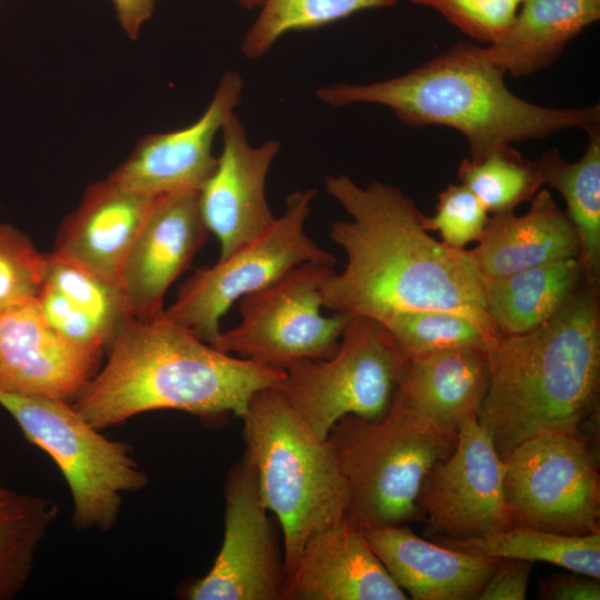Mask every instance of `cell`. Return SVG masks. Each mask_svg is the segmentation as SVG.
I'll return each instance as SVG.
<instances>
[{
  "label": "cell",
  "mask_w": 600,
  "mask_h": 600,
  "mask_svg": "<svg viewBox=\"0 0 600 600\" xmlns=\"http://www.w3.org/2000/svg\"><path fill=\"white\" fill-rule=\"evenodd\" d=\"M486 49L459 42L411 71L372 83L321 87L332 107L372 103L390 108L413 127L444 126L468 141L471 160L513 142L543 139L563 129L599 130L600 106L549 108L517 97Z\"/></svg>",
  "instance_id": "4"
},
{
  "label": "cell",
  "mask_w": 600,
  "mask_h": 600,
  "mask_svg": "<svg viewBox=\"0 0 600 600\" xmlns=\"http://www.w3.org/2000/svg\"><path fill=\"white\" fill-rule=\"evenodd\" d=\"M224 534L201 579L188 587L191 600H282L286 569L281 534L262 502L256 469L243 453L224 487Z\"/></svg>",
  "instance_id": "12"
},
{
  "label": "cell",
  "mask_w": 600,
  "mask_h": 600,
  "mask_svg": "<svg viewBox=\"0 0 600 600\" xmlns=\"http://www.w3.org/2000/svg\"><path fill=\"white\" fill-rule=\"evenodd\" d=\"M506 469L478 417L463 421L452 452L433 468L420 490L418 504L429 516L432 529L444 538L460 540L511 528Z\"/></svg>",
  "instance_id": "13"
},
{
  "label": "cell",
  "mask_w": 600,
  "mask_h": 600,
  "mask_svg": "<svg viewBox=\"0 0 600 600\" xmlns=\"http://www.w3.org/2000/svg\"><path fill=\"white\" fill-rule=\"evenodd\" d=\"M241 419L244 453L262 502L279 523L288 576L307 539L346 517V480L328 440L303 422L279 386L257 391Z\"/></svg>",
  "instance_id": "5"
},
{
  "label": "cell",
  "mask_w": 600,
  "mask_h": 600,
  "mask_svg": "<svg viewBox=\"0 0 600 600\" xmlns=\"http://www.w3.org/2000/svg\"><path fill=\"white\" fill-rule=\"evenodd\" d=\"M209 230L198 191L156 197L120 273V286L134 319L162 316L163 298L204 244Z\"/></svg>",
  "instance_id": "17"
},
{
  "label": "cell",
  "mask_w": 600,
  "mask_h": 600,
  "mask_svg": "<svg viewBox=\"0 0 600 600\" xmlns=\"http://www.w3.org/2000/svg\"><path fill=\"white\" fill-rule=\"evenodd\" d=\"M47 277V254L20 230L0 223V313L38 298Z\"/></svg>",
  "instance_id": "32"
},
{
  "label": "cell",
  "mask_w": 600,
  "mask_h": 600,
  "mask_svg": "<svg viewBox=\"0 0 600 600\" xmlns=\"http://www.w3.org/2000/svg\"><path fill=\"white\" fill-rule=\"evenodd\" d=\"M103 352L54 329L37 299L0 313V390L73 400L98 372Z\"/></svg>",
  "instance_id": "14"
},
{
  "label": "cell",
  "mask_w": 600,
  "mask_h": 600,
  "mask_svg": "<svg viewBox=\"0 0 600 600\" xmlns=\"http://www.w3.org/2000/svg\"><path fill=\"white\" fill-rule=\"evenodd\" d=\"M118 19L131 39H137L141 26L151 17L156 0H112Z\"/></svg>",
  "instance_id": "38"
},
{
  "label": "cell",
  "mask_w": 600,
  "mask_h": 600,
  "mask_svg": "<svg viewBox=\"0 0 600 600\" xmlns=\"http://www.w3.org/2000/svg\"><path fill=\"white\" fill-rule=\"evenodd\" d=\"M46 281L94 321L106 339L107 350L134 319L119 282L106 279L53 251L47 254Z\"/></svg>",
  "instance_id": "31"
},
{
  "label": "cell",
  "mask_w": 600,
  "mask_h": 600,
  "mask_svg": "<svg viewBox=\"0 0 600 600\" xmlns=\"http://www.w3.org/2000/svg\"><path fill=\"white\" fill-rule=\"evenodd\" d=\"M316 196L314 189L290 193L281 217L228 257L197 270L179 288L162 317L213 346L221 333L220 319L237 300L273 283L299 264L334 267V256L304 231Z\"/></svg>",
  "instance_id": "9"
},
{
  "label": "cell",
  "mask_w": 600,
  "mask_h": 600,
  "mask_svg": "<svg viewBox=\"0 0 600 600\" xmlns=\"http://www.w3.org/2000/svg\"><path fill=\"white\" fill-rule=\"evenodd\" d=\"M238 2L246 8H252L254 6H261L263 0H238Z\"/></svg>",
  "instance_id": "39"
},
{
  "label": "cell",
  "mask_w": 600,
  "mask_h": 600,
  "mask_svg": "<svg viewBox=\"0 0 600 600\" xmlns=\"http://www.w3.org/2000/svg\"><path fill=\"white\" fill-rule=\"evenodd\" d=\"M398 0H263L261 11L241 43L249 59L263 56L290 31L323 27L356 12L388 8Z\"/></svg>",
  "instance_id": "30"
},
{
  "label": "cell",
  "mask_w": 600,
  "mask_h": 600,
  "mask_svg": "<svg viewBox=\"0 0 600 600\" xmlns=\"http://www.w3.org/2000/svg\"><path fill=\"white\" fill-rule=\"evenodd\" d=\"M324 186L351 217L330 229L347 264L323 280L324 308L376 320L396 311H446L500 336L468 250L431 237L424 214L399 188L380 181L362 188L344 174L326 177Z\"/></svg>",
  "instance_id": "1"
},
{
  "label": "cell",
  "mask_w": 600,
  "mask_h": 600,
  "mask_svg": "<svg viewBox=\"0 0 600 600\" xmlns=\"http://www.w3.org/2000/svg\"><path fill=\"white\" fill-rule=\"evenodd\" d=\"M583 277L579 258L562 259L503 277L480 274L487 312L502 336L524 333L549 321L566 306Z\"/></svg>",
  "instance_id": "24"
},
{
  "label": "cell",
  "mask_w": 600,
  "mask_h": 600,
  "mask_svg": "<svg viewBox=\"0 0 600 600\" xmlns=\"http://www.w3.org/2000/svg\"><path fill=\"white\" fill-rule=\"evenodd\" d=\"M58 510L50 498L0 481V600L14 598L27 584Z\"/></svg>",
  "instance_id": "27"
},
{
  "label": "cell",
  "mask_w": 600,
  "mask_h": 600,
  "mask_svg": "<svg viewBox=\"0 0 600 600\" xmlns=\"http://www.w3.org/2000/svg\"><path fill=\"white\" fill-rule=\"evenodd\" d=\"M378 321L403 361L452 349L489 351L498 339L490 337L473 321L446 311H396Z\"/></svg>",
  "instance_id": "28"
},
{
  "label": "cell",
  "mask_w": 600,
  "mask_h": 600,
  "mask_svg": "<svg viewBox=\"0 0 600 600\" xmlns=\"http://www.w3.org/2000/svg\"><path fill=\"white\" fill-rule=\"evenodd\" d=\"M540 598L551 600H599L598 579L573 572L540 579Z\"/></svg>",
  "instance_id": "37"
},
{
  "label": "cell",
  "mask_w": 600,
  "mask_h": 600,
  "mask_svg": "<svg viewBox=\"0 0 600 600\" xmlns=\"http://www.w3.org/2000/svg\"><path fill=\"white\" fill-rule=\"evenodd\" d=\"M222 151L198 191L203 221L220 244L223 259L264 231L276 219L266 197V181L280 150L277 140L252 146L232 113L222 128Z\"/></svg>",
  "instance_id": "16"
},
{
  "label": "cell",
  "mask_w": 600,
  "mask_h": 600,
  "mask_svg": "<svg viewBox=\"0 0 600 600\" xmlns=\"http://www.w3.org/2000/svg\"><path fill=\"white\" fill-rule=\"evenodd\" d=\"M523 0H411L432 8L470 38L489 44L511 26Z\"/></svg>",
  "instance_id": "34"
},
{
  "label": "cell",
  "mask_w": 600,
  "mask_h": 600,
  "mask_svg": "<svg viewBox=\"0 0 600 600\" xmlns=\"http://www.w3.org/2000/svg\"><path fill=\"white\" fill-rule=\"evenodd\" d=\"M37 302L44 318L61 334L79 344L107 350L106 339L94 321L54 286L44 281Z\"/></svg>",
  "instance_id": "35"
},
{
  "label": "cell",
  "mask_w": 600,
  "mask_h": 600,
  "mask_svg": "<svg viewBox=\"0 0 600 600\" xmlns=\"http://www.w3.org/2000/svg\"><path fill=\"white\" fill-rule=\"evenodd\" d=\"M478 272L503 277L544 263L580 257L578 234L547 189L530 200L527 213L492 214L477 246L468 250Z\"/></svg>",
  "instance_id": "21"
},
{
  "label": "cell",
  "mask_w": 600,
  "mask_h": 600,
  "mask_svg": "<svg viewBox=\"0 0 600 600\" xmlns=\"http://www.w3.org/2000/svg\"><path fill=\"white\" fill-rule=\"evenodd\" d=\"M333 267L299 264L273 283L240 299L241 321L221 332L213 347L260 364L286 369L326 359L337 350L350 319L321 314V284Z\"/></svg>",
  "instance_id": "10"
},
{
  "label": "cell",
  "mask_w": 600,
  "mask_h": 600,
  "mask_svg": "<svg viewBox=\"0 0 600 600\" xmlns=\"http://www.w3.org/2000/svg\"><path fill=\"white\" fill-rule=\"evenodd\" d=\"M457 434L394 397L381 420L342 417L327 440L348 489L344 518L359 529L424 520L420 490L452 452Z\"/></svg>",
  "instance_id": "6"
},
{
  "label": "cell",
  "mask_w": 600,
  "mask_h": 600,
  "mask_svg": "<svg viewBox=\"0 0 600 600\" xmlns=\"http://www.w3.org/2000/svg\"><path fill=\"white\" fill-rule=\"evenodd\" d=\"M600 18V0H523L511 26L484 48L504 73L527 77L552 64Z\"/></svg>",
  "instance_id": "23"
},
{
  "label": "cell",
  "mask_w": 600,
  "mask_h": 600,
  "mask_svg": "<svg viewBox=\"0 0 600 600\" xmlns=\"http://www.w3.org/2000/svg\"><path fill=\"white\" fill-rule=\"evenodd\" d=\"M361 530L346 518L312 533L282 600H406Z\"/></svg>",
  "instance_id": "18"
},
{
  "label": "cell",
  "mask_w": 600,
  "mask_h": 600,
  "mask_svg": "<svg viewBox=\"0 0 600 600\" xmlns=\"http://www.w3.org/2000/svg\"><path fill=\"white\" fill-rule=\"evenodd\" d=\"M242 88L239 73L226 72L197 121L179 130L142 138L109 177L129 190L154 198L199 191L216 168L213 141L240 103Z\"/></svg>",
  "instance_id": "15"
},
{
  "label": "cell",
  "mask_w": 600,
  "mask_h": 600,
  "mask_svg": "<svg viewBox=\"0 0 600 600\" xmlns=\"http://www.w3.org/2000/svg\"><path fill=\"white\" fill-rule=\"evenodd\" d=\"M403 362L378 320L350 316L334 353L288 366L279 388L303 422L326 440L344 416L384 418Z\"/></svg>",
  "instance_id": "8"
},
{
  "label": "cell",
  "mask_w": 600,
  "mask_h": 600,
  "mask_svg": "<svg viewBox=\"0 0 600 600\" xmlns=\"http://www.w3.org/2000/svg\"><path fill=\"white\" fill-rule=\"evenodd\" d=\"M504 461V494L513 524L561 534L600 532L599 474L576 436L528 439Z\"/></svg>",
  "instance_id": "11"
},
{
  "label": "cell",
  "mask_w": 600,
  "mask_h": 600,
  "mask_svg": "<svg viewBox=\"0 0 600 600\" xmlns=\"http://www.w3.org/2000/svg\"><path fill=\"white\" fill-rule=\"evenodd\" d=\"M154 199L129 190L110 177L92 183L60 226L53 252L119 282Z\"/></svg>",
  "instance_id": "19"
},
{
  "label": "cell",
  "mask_w": 600,
  "mask_h": 600,
  "mask_svg": "<svg viewBox=\"0 0 600 600\" xmlns=\"http://www.w3.org/2000/svg\"><path fill=\"white\" fill-rule=\"evenodd\" d=\"M441 544L493 559H517L552 563L572 572L600 578V532L561 534L528 526L511 528L478 538H440Z\"/></svg>",
  "instance_id": "26"
},
{
  "label": "cell",
  "mask_w": 600,
  "mask_h": 600,
  "mask_svg": "<svg viewBox=\"0 0 600 600\" xmlns=\"http://www.w3.org/2000/svg\"><path fill=\"white\" fill-rule=\"evenodd\" d=\"M489 212L479 198L463 183L449 184L438 196L436 213L423 216L428 231H438L441 241L456 250L478 242L487 227Z\"/></svg>",
  "instance_id": "33"
},
{
  "label": "cell",
  "mask_w": 600,
  "mask_h": 600,
  "mask_svg": "<svg viewBox=\"0 0 600 600\" xmlns=\"http://www.w3.org/2000/svg\"><path fill=\"white\" fill-rule=\"evenodd\" d=\"M107 351L102 370L71 403L100 431L153 410L241 418L257 391L286 377L284 369L220 351L162 316L132 319Z\"/></svg>",
  "instance_id": "2"
},
{
  "label": "cell",
  "mask_w": 600,
  "mask_h": 600,
  "mask_svg": "<svg viewBox=\"0 0 600 600\" xmlns=\"http://www.w3.org/2000/svg\"><path fill=\"white\" fill-rule=\"evenodd\" d=\"M543 184L563 198L580 242L584 278L599 283L600 277V130L589 141L578 161L568 162L557 149L546 151L536 161Z\"/></svg>",
  "instance_id": "25"
},
{
  "label": "cell",
  "mask_w": 600,
  "mask_h": 600,
  "mask_svg": "<svg viewBox=\"0 0 600 600\" xmlns=\"http://www.w3.org/2000/svg\"><path fill=\"white\" fill-rule=\"evenodd\" d=\"M489 380L488 351L452 349L403 362L394 398L438 424L458 430L481 408Z\"/></svg>",
  "instance_id": "22"
},
{
  "label": "cell",
  "mask_w": 600,
  "mask_h": 600,
  "mask_svg": "<svg viewBox=\"0 0 600 600\" xmlns=\"http://www.w3.org/2000/svg\"><path fill=\"white\" fill-rule=\"evenodd\" d=\"M531 562L500 559L489 580L478 593L480 600H523L527 597Z\"/></svg>",
  "instance_id": "36"
},
{
  "label": "cell",
  "mask_w": 600,
  "mask_h": 600,
  "mask_svg": "<svg viewBox=\"0 0 600 600\" xmlns=\"http://www.w3.org/2000/svg\"><path fill=\"white\" fill-rule=\"evenodd\" d=\"M488 362L478 421L501 459L538 436H576L599 388V283L583 277L549 321L524 333L500 334Z\"/></svg>",
  "instance_id": "3"
},
{
  "label": "cell",
  "mask_w": 600,
  "mask_h": 600,
  "mask_svg": "<svg viewBox=\"0 0 600 600\" xmlns=\"http://www.w3.org/2000/svg\"><path fill=\"white\" fill-rule=\"evenodd\" d=\"M0 406L24 438L44 451L64 477L78 530L108 531L116 524L123 496L147 487L131 447L110 440L68 401L0 390Z\"/></svg>",
  "instance_id": "7"
},
{
  "label": "cell",
  "mask_w": 600,
  "mask_h": 600,
  "mask_svg": "<svg viewBox=\"0 0 600 600\" xmlns=\"http://www.w3.org/2000/svg\"><path fill=\"white\" fill-rule=\"evenodd\" d=\"M458 176L491 216L513 212L543 186L536 161L524 159L511 144L497 148L480 160L466 158Z\"/></svg>",
  "instance_id": "29"
},
{
  "label": "cell",
  "mask_w": 600,
  "mask_h": 600,
  "mask_svg": "<svg viewBox=\"0 0 600 600\" xmlns=\"http://www.w3.org/2000/svg\"><path fill=\"white\" fill-rule=\"evenodd\" d=\"M360 530L391 578L414 600L478 596L500 560L431 543L404 526Z\"/></svg>",
  "instance_id": "20"
}]
</instances>
